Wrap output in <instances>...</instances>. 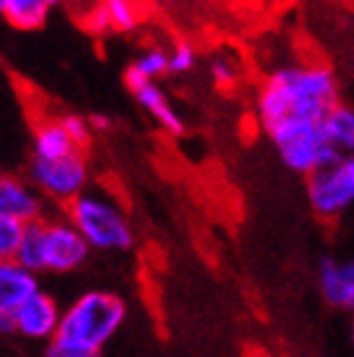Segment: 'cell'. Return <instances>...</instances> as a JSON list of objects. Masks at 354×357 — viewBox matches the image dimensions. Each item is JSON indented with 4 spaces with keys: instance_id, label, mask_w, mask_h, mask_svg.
<instances>
[{
    "instance_id": "6da1fadb",
    "label": "cell",
    "mask_w": 354,
    "mask_h": 357,
    "mask_svg": "<svg viewBox=\"0 0 354 357\" xmlns=\"http://www.w3.org/2000/svg\"><path fill=\"white\" fill-rule=\"evenodd\" d=\"M337 105V77L330 67L288 65L268 75L258 95V119L285 167L312 176L339 159L325 137V119Z\"/></svg>"
},
{
    "instance_id": "7a4b0ae2",
    "label": "cell",
    "mask_w": 354,
    "mask_h": 357,
    "mask_svg": "<svg viewBox=\"0 0 354 357\" xmlns=\"http://www.w3.org/2000/svg\"><path fill=\"white\" fill-rule=\"evenodd\" d=\"M127 318L122 298L107 290H89L65 307L55 340L89 357H100L102 347L119 333Z\"/></svg>"
},
{
    "instance_id": "3957f363",
    "label": "cell",
    "mask_w": 354,
    "mask_h": 357,
    "mask_svg": "<svg viewBox=\"0 0 354 357\" xmlns=\"http://www.w3.org/2000/svg\"><path fill=\"white\" fill-rule=\"evenodd\" d=\"M92 245L70 221L28 223L20 251L13 261L30 268L33 273H72L87 261Z\"/></svg>"
},
{
    "instance_id": "277c9868",
    "label": "cell",
    "mask_w": 354,
    "mask_h": 357,
    "mask_svg": "<svg viewBox=\"0 0 354 357\" xmlns=\"http://www.w3.org/2000/svg\"><path fill=\"white\" fill-rule=\"evenodd\" d=\"M75 229L97 251H127L134 243V231L124 208L97 191H84L67 206Z\"/></svg>"
},
{
    "instance_id": "5b68a950",
    "label": "cell",
    "mask_w": 354,
    "mask_h": 357,
    "mask_svg": "<svg viewBox=\"0 0 354 357\" xmlns=\"http://www.w3.org/2000/svg\"><path fill=\"white\" fill-rule=\"evenodd\" d=\"M307 196L317 216L334 218L354 204V154H344L307 176Z\"/></svg>"
},
{
    "instance_id": "8992f818",
    "label": "cell",
    "mask_w": 354,
    "mask_h": 357,
    "mask_svg": "<svg viewBox=\"0 0 354 357\" xmlns=\"http://www.w3.org/2000/svg\"><path fill=\"white\" fill-rule=\"evenodd\" d=\"M87 178L89 167L82 149L70 156H62V159H55V162L30 159V181L35 184V189L65 204V206H70L77 196L87 191Z\"/></svg>"
},
{
    "instance_id": "52a82bcc",
    "label": "cell",
    "mask_w": 354,
    "mask_h": 357,
    "mask_svg": "<svg viewBox=\"0 0 354 357\" xmlns=\"http://www.w3.org/2000/svg\"><path fill=\"white\" fill-rule=\"evenodd\" d=\"M124 84H127V89L132 92V97L137 100V105L141 107V109L149 112L151 117H154L161 127L167 129L169 134H174V137H183L186 124H183L181 114H178L176 107L169 102L167 92H164L154 79L144 77L137 67L129 65L127 70H124Z\"/></svg>"
},
{
    "instance_id": "ba28073f",
    "label": "cell",
    "mask_w": 354,
    "mask_h": 357,
    "mask_svg": "<svg viewBox=\"0 0 354 357\" xmlns=\"http://www.w3.org/2000/svg\"><path fill=\"white\" fill-rule=\"evenodd\" d=\"M62 312L65 310H60L55 298H52L50 293L40 290L33 301H28L20 310L13 312V318H15V333L22 335V337H28V340L50 342L52 337H55L57 328H60Z\"/></svg>"
},
{
    "instance_id": "9c48e42d",
    "label": "cell",
    "mask_w": 354,
    "mask_h": 357,
    "mask_svg": "<svg viewBox=\"0 0 354 357\" xmlns=\"http://www.w3.org/2000/svg\"><path fill=\"white\" fill-rule=\"evenodd\" d=\"M317 283L330 305L354 312V258L352 261L322 258L317 268Z\"/></svg>"
},
{
    "instance_id": "30bf717a",
    "label": "cell",
    "mask_w": 354,
    "mask_h": 357,
    "mask_svg": "<svg viewBox=\"0 0 354 357\" xmlns=\"http://www.w3.org/2000/svg\"><path fill=\"white\" fill-rule=\"evenodd\" d=\"M40 293L38 273L17 261L0 263V312H17Z\"/></svg>"
},
{
    "instance_id": "8fae6325",
    "label": "cell",
    "mask_w": 354,
    "mask_h": 357,
    "mask_svg": "<svg viewBox=\"0 0 354 357\" xmlns=\"http://www.w3.org/2000/svg\"><path fill=\"white\" fill-rule=\"evenodd\" d=\"M40 213H43V201L35 186L25 184L22 178L10 176V174L0 178V216L35 223L40 221Z\"/></svg>"
},
{
    "instance_id": "7c38bea8",
    "label": "cell",
    "mask_w": 354,
    "mask_h": 357,
    "mask_svg": "<svg viewBox=\"0 0 354 357\" xmlns=\"http://www.w3.org/2000/svg\"><path fill=\"white\" fill-rule=\"evenodd\" d=\"M79 151V146L72 142V137L65 132L60 119H47L35 127L33 134V159L38 162H55L62 156H70ZM84 151V149H82Z\"/></svg>"
},
{
    "instance_id": "4fadbf2b",
    "label": "cell",
    "mask_w": 354,
    "mask_h": 357,
    "mask_svg": "<svg viewBox=\"0 0 354 357\" xmlns=\"http://www.w3.org/2000/svg\"><path fill=\"white\" fill-rule=\"evenodd\" d=\"M325 137L339 156L354 154V109L339 102L325 119Z\"/></svg>"
},
{
    "instance_id": "5bb4252c",
    "label": "cell",
    "mask_w": 354,
    "mask_h": 357,
    "mask_svg": "<svg viewBox=\"0 0 354 357\" xmlns=\"http://www.w3.org/2000/svg\"><path fill=\"white\" fill-rule=\"evenodd\" d=\"M50 3L47 0H8L0 6V13L17 30H38L45 25L50 15Z\"/></svg>"
},
{
    "instance_id": "9a60e30c",
    "label": "cell",
    "mask_w": 354,
    "mask_h": 357,
    "mask_svg": "<svg viewBox=\"0 0 354 357\" xmlns=\"http://www.w3.org/2000/svg\"><path fill=\"white\" fill-rule=\"evenodd\" d=\"M100 3L109 15L114 33H132L139 25V13L134 0H100Z\"/></svg>"
},
{
    "instance_id": "2e32d148",
    "label": "cell",
    "mask_w": 354,
    "mask_h": 357,
    "mask_svg": "<svg viewBox=\"0 0 354 357\" xmlns=\"http://www.w3.org/2000/svg\"><path fill=\"white\" fill-rule=\"evenodd\" d=\"M25 229L28 223L10 216H0V258L3 261H13L17 256L22 238H25Z\"/></svg>"
},
{
    "instance_id": "e0dca14e",
    "label": "cell",
    "mask_w": 354,
    "mask_h": 357,
    "mask_svg": "<svg viewBox=\"0 0 354 357\" xmlns=\"http://www.w3.org/2000/svg\"><path fill=\"white\" fill-rule=\"evenodd\" d=\"M132 65L137 67L144 77H149V79H154V82H156L159 77L169 75V52L161 50V47H149V50L141 52V55H139Z\"/></svg>"
},
{
    "instance_id": "ac0fdd59",
    "label": "cell",
    "mask_w": 354,
    "mask_h": 357,
    "mask_svg": "<svg viewBox=\"0 0 354 357\" xmlns=\"http://www.w3.org/2000/svg\"><path fill=\"white\" fill-rule=\"evenodd\" d=\"M60 124L65 127V132L72 137V142L79 149H87L89 139H92V132H94L89 119L79 117V114H65V117H60Z\"/></svg>"
},
{
    "instance_id": "d6986e66",
    "label": "cell",
    "mask_w": 354,
    "mask_h": 357,
    "mask_svg": "<svg viewBox=\"0 0 354 357\" xmlns=\"http://www.w3.org/2000/svg\"><path fill=\"white\" fill-rule=\"evenodd\" d=\"M196 65V50L188 43L174 45V50L169 52V75H186L191 73Z\"/></svg>"
},
{
    "instance_id": "ffe728a7",
    "label": "cell",
    "mask_w": 354,
    "mask_h": 357,
    "mask_svg": "<svg viewBox=\"0 0 354 357\" xmlns=\"http://www.w3.org/2000/svg\"><path fill=\"white\" fill-rule=\"evenodd\" d=\"M210 77H213V84L218 89H231L233 84L238 82V70L226 57H216L210 62Z\"/></svg>"
},
{
    "instance_id": "44dd1931",
    "label": "cell",
    "mask_w": 354,
    "mask_h": 357,
    "mask_svg": "<svg viewBox=\"0 0 354 357\" xmlns=\"http://www.w3.org/2000/svg\"><path fill=\"white\" fill-rule=\"evenodd\" d=\"M84 28H87L92 35H107V33H111L109 15H107V10L102 8V3H97V6H94L92 10H89L87 15H84Z\"/></svg>"
},
{
    "instance_id": "7402d4cb",
    "label": "cell",
    "mask_w": 354,
    "mask_h": 357,
    "mask_svg": "<svg viewBox=\"0 0 354 357\" xmlns=\"http://www.w3.org/2000/svg\"><path fill=\"white\" fill-rule=\"evenodd\" d=\"M43 357H89V355H84V352L75 350V347L65 345V342H60V340H55V337H52V340L45 345Z\"/></svg>"
},
{
    "instance_id": "603a6c76",
    "label": "cell",
    "mask_w": 354,
    "mask_h": 357,
    "mask_svg": "<svg viewBox=\"0 0 354 357\" xmlns=\"http://www.w3.org/2000/svg\"><path fill=\"white\" fill-rule=\"evenodd\" d=\"M89 124H92L94 132H109V129H111V117H107V114H100V112H97V114H92V117H89Z\"/></svg>"
},
{
    "instance_id": "cb8c5ba5",
    "label": "cell",
    "mask_w": 354,
    "mask_h": 357,
    "mask_svg": "<svg viewBox=\"0 0 354 357\" xmlns=\"http://www.w3.org/2000/svg\"><path fill=\"white\" fill-rule=\"evenodd\" d=\"M0 330L3 335H15V318L10 312H0Z\"/></svg>"
},
{
    "instance_id": "d4e9b609",
    "label": "cell",
    "mask_w": 354,
    "mask_h": 357,
    "mask_svg": "<svg viewBox=\"0 0 354 357\" xmlns=\"http://www.w3.org/2000/svg\"><path fill=\"white\" fill-rule=\"evenodd\" d=\"M47 3H50V8H55V6H62L65 0H47Z\"/></svg>"
},
{
    "instance_id": "484cf974",
    "label": "cell",
    "mask_w": 354,
    "mask_h": 357,
    "mask_svg": "<svg viewBox=\"0 0 354 357\" xmlns=\"http://www.w3.org/2000/svg\"><path fill=\"white\" fill-rule=\"evenodd\" d=\"M352 340H354V320H352Z\"/></svg>"
},
{
    "instance_id": "4316f807",
    "label": "cell",
    "mask_w": 354,
    "mask_h": 357,
    "mask_svg": "<svg viewBox=\"0 0 354 357\" xmlns=\"http://www.w3.org/2000/svg\"><path fill=\"white\" fill-rule=\"evenodd\" d=\"M6 3H8V0H0V6H6Z\"/></svg>"
}]
</instances>
